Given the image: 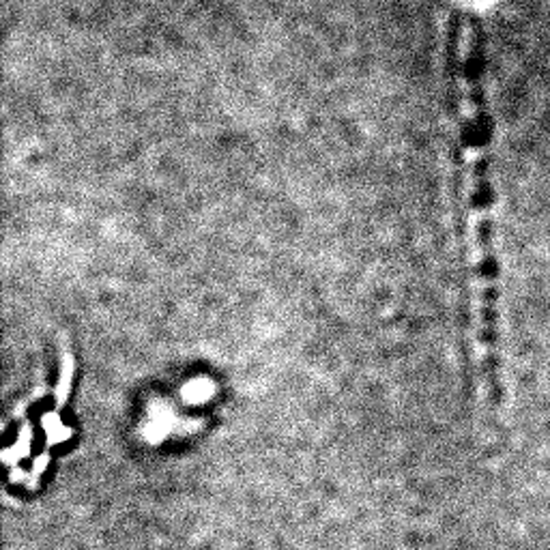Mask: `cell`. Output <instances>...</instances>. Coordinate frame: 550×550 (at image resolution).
<instances>
[{
  "instance_id": "6da1fadb",
  "label": "cell",
  "mask_w": 550,
  "mask_h": 550,
  "mask_svg": "<svg viewBox=\"0 0 550 550\" xmlns=\"http://www.w3.org/2000/svg\"><path fill=\"white\" fill-rule=\"evenodd\" d=\"M466 116L462 129L471 159V207L475 226V258L479 286V348L484 374L492 391L499 389L497 344V258L492 243V183H490V114L484 90V41L471 24L466 52Z\"/></svg>"
}]
</instances>
